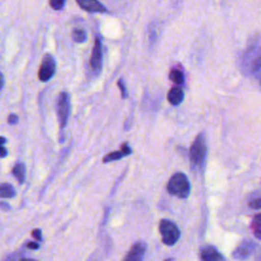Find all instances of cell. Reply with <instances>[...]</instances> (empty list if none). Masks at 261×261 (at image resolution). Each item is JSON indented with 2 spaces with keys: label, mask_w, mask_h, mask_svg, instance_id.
Listing matches in <instances>:
<instances>
[{
  "label": "cell",
  "mask_w": 261,
  "mask_h": 261,
  "mask_svg": "<svg viewBox=\"0 0 261 261\" xmlns=\"http://www.w3.org/2000/svg\"><path fill=\"white\" fill-rule=\"evenodd\" d=\"M184 96H185L184 91L179 87H174V88H171L170 91L168 92L167 99L171 105L176 106L184 101Z\"/></svg>",
  "instance_id": "obj_13"
},
{
  "label": "cell",
  "mask_w": 261,
  "mask_h": 261,
  "mask_svg": "<svg viewBox=\"0 0 261 261\" xmlns=\"http://www.w3.org/2000/svg\"><path fill=\"white\" fill-rule=\"evenodd\" d=\"M15 196V190L12 185L8 182L0 184V197L1 198H13Z\"/></svg>",
  "instance_id": "obj_15"
},
{
  "label": "cell",
  "mask_w": 261,
  "mask_h": 261,
  "mask_svg": "<svg viewBox=\"0 0 261 261\" xmlns=\"http://www.w3.org/2000/svg\"><path fill=\"white\" fill-rule=\"evenodd\" d=\"M56 63L50 54H46L41 62L39 69V80L42 82L49 81L55 73Z\"/></svg>",
  "instance_id": "obj_6"
},
{
  "label": "cell",
  "mask_w": 261,
  "mask_h": 261,
  "mask_svg": "<svg viewBox=\"0 0 261 261\" xmlns=\"http://www.w3.org/2000/svg\"><path fill=\"white\" fill-rule=\"evenodd\" d=\"M77 4L89 12H106V8L98 0H76Z\"/></svg>",
  "instance_id": "obj_11"
},
{
  "label": "cell",
  "mask_w": 261,
  "mask_h": 261,
  "mask_svg": "<svg viewBox=\"0 0 261 261\" xmlns=\"http://www.w3.org/2000/svg\"><path fill=\"white\" fill-rule=\"evenodd\" d=\"M27 247H28L29 249H38L40 246H39L37 243H35V242H29L28 245H27Z\"/></svg>",
  "instance_id": "obj_25"
},
{
  "label": "cell",
  "mask_w": 261,
  "mask_h": 261,
  "mask_svg": "<svg viewBox=\"0 0 261 261\" xmlns=\"http://www.w3.org/2000/svg\"><path fill=\"white\" fill-rule=\"evenodd\" d=\"M32 236L36 239V240H38V241H41L42 240V232H41V229H34L33 231H32Z\"/></svg>",
  "instance_id": "obj_24"
},
{
  "label": "cell",
  "mask_w": 261,
  "mask_h": 261,
  "mask_svg": "<svg viewBox=\"0 0 261 261\" xmlns=\"http://www.w3.org/2000/svg\"><path fill=\"white\" fill-rule=\"evenodd\" d=\"M18 121V116L14 113H11L9 116H8V122L9 124H16Z\"/></svg>",
  "instance_id": "obj_23"
},
{
  "label": "cell",
  "mask_w": 261,
  "mask_h": 261,
  "mask_svg": "<svg viewBox=\"0 0 261 261\" xmlns=\"http://www.w3.org/2000/svg\"><path fill=\"white\" fill-rule=\"evenodd\" d=\"M56 111H57V116H58L60 127L63 128L67 123L68 116L70 113V98L66 92H62L58 96L57 104H56Z\"/></svg>",
  "instance_id": "obj_5"
},
{
  "label": "cell",
  "mask_w": 261,
  "mask_h": 261,
  "mask_svg": "<svg viewBox=\"0 0 261 261\" xmlns=\"http://www.w3.org/2000/svg\"><path fill=\"white\" fill-rule=\"evenodd\" d=\"M65 0H50V5L53 9L59 10L63 7Z\"/></svg>",
  "instance_id": "obj_19"
},
{
  "label": "cell",
  "mask_w": 261,
  "mask_h": 261,
  "mask_svg": "<svg viewBox=\"0 0 261 261\" xmlns=\"http://www.w3.org/2000/svg\"><path fill=\"white\" fill-rule=\"evenodd\" d=\"M4 86V77H3V74L0 72V90L3 88Z\"/></svg>",
  "instance_id": "obj_26"
},
{
  "label": "cell",
  "mask_w": 261,
  "mask_h": 261,
  "mask_svg": "<svg viewBox=\"0 0 261 261\" xmlns=\"http://www.w3.org/2000/svg\"><path fill=\"white\" fill-rule=\"evenodd\" d=\"M243 65L249 74L253 75L261 85V49H250L244 57Z\"/></svg>",
  "instance_id": "obj_3"
},
{
  "label": "cell",
  "mask_w": 261,
  "mask_h": 261,
  "mask_svg": "<svg viewBox=\"0 0 261 261\" xmlns=\"http://www.w3.org/2000/svg\"><path fill=\"white\" fill-rule=\"evenodd\" d=\"M251 229H252L254 236L257 239L261 240V213L254 216L252 223H251Z\"/></svg>",
  "instance_id": "obj_16"
},
{
  "label": "cell",
  "mask_w": 261,
  "mask_h": 261,
  "mask_svg": "<svg viewBox=\"0 0 261 261\" xmlns=\"http://www.w3.org/2000/svg\"><path fill=\"white\" fill-rule=\"evenodd\" d=\"M167 192L178 198H187L191 193V185L186 174L181 172L174 173L167 184Z\"/></svg>",
  "instance_id": "obj_2"
},
{
  "label": "cell",
  "mask_w": 261,
  "mask_h": 261,
  "mask_svg": "<svg viewBox=\"0 0 261 261\" xmlns=\"http://www.w3.org/2000/svg\"><path fill=\"white\" fill-rule=\"evenodd\" d=\"M6 143V139L4 137H0V157H5L7 155V150L4 147Z\"/></svg>",
  "instance_id": "obj_20"
},
{
  "label": "cell",
  "mask_w": 261,
  "mask_h": 261,
  "mask_svg": "<svg viewBox=\"0 0 261 261\" xmlns=\"http://www.w3.org/2000/svg\"><path fill=\"white\" fill-rule=\"evenodd\" d=\"M207 156V145L204 134H200L190 149V160L194 168L201 169L206 162Z\"/></svg>",
  "instance_id": "obj_1"
},
{
  "label": "cell",
  "mask_w": 261,
  "mask_h": 261,
  "mask_svg": "<svg viewBox=\"0 0 261 261\" xmlns=\"http://www.w3.org/2000/svg\"><path fill=\"white\" fill-rule=\"evenodd\" d=\"M159 230L162 236V242L167 246L174 245L180 237V231L176 224L167 219L161 220Z\"/></svg>",
  "instance_id": "obj_4"
},
{
  "label": "cell",
  "mask_w": 261,
  "mask_h": 261,
  "mask_svg": "<svg viewBox=\"0 0 261 261\" xmlns=\"http://www.w3.org/2000/svg\"><path fill=\"white\" fill-rule=\"evenodd\" d=\"M250 208L252 209H261V198L255 199L249 203Z\"/></svg>",
  "instance_id": "obj_22"
},
{
  "label": "cell",
  "mask_w": 261,
  "mask_h": 261,
  "mask_svg": "<svg viewBox=\"0 0 261 261\" xmlns=\"http://www.w3.org/2000/svg\"><path fill=\"white\" fill-rule=\"evenodd\" d=\"M12 174L16 177L19 184H23L25 180V166L23 163L18 162L12 168Z\"/></svg>",
  "instance_id": "obj_14"
},
{
  "label": "cell",
  "mask_w": 261,
  "mask_h": 261,
  "mask_svg": "<svg viewBox=\"0 0 261 261\" xmlns=\"http://www.w3.org/2000/svg\"><path fill=\"white\" fill-rule=\"evenodd\" d=\"M200 258L203 261H218L224 259V257L218 252V250L212 246L204 247L201 250Z\"/></svg>",
  "instance_id": "obj_10"
},
{
  "label": "cell",
  "mask_w": 261,
  "mask_h": 261,
  "mask_svg": "<svg viewBox=\"0 0 261 261\" xmlns=\"http://www.w3.org/2000/svg\"><path fill=\"white\" fill-rule=\"evenodd\" d=\"M90 67L94 72H99L102 67V44L98 37L95 39V44L90 58Z\"/></svg>",
  "instance_id": "obj_7"
},
{
  "label": "cell",
  "mask_w": 261,
  "mask_h": 261,
  "mask_svg": "<svg viewBox=\"0 0 261 261\" xmlns=\"http://www.w3.org/2000/svg\"><path fill=\"white\" fill-rule=\"evenodd\" d=\"M117 86H118V88L120 89V92H121V96H122V98H126L127 97V92H126V90H125V86H124V84H123V82H122V80L120 79V80H118V82H117Z\"/></svg>",
  "instance_id": "obj_21"
},
{
  "label": "cell",
  "mask_w": 261,
  "mask_h": 261,
  "mask_svg": "<svg viewBox=\"0 0 261 261\" xmlns=\"http://www.w3.org/2000/svg\"><path fill=\"white\" fill-rule=\"evenodd\" d=\"M0 207L1 208H3V209H5V210H8L9 209V206L8 205H6V203H0Z\"/></svg>",
  "instance_id": "obj_27"
},
{
  "label": "cell",
  "mask_w": 261,
  "mask_h": 261,
  "mask_svg": "<svg viewBox=\"0 0 261 261\" xmlns=\"http://www.w3.org/2000/svg\"><path fill=\"white\" fill-rule=\"evenodd\" d=\"M256 244L253 241H244L242 242L237 249L232 253V257L238 260H244L251 256V254L255 251Z\"/></svg>",
  "instance_id": "obj_8"
},
{
  "label": "cell",
  "mask_w": 261,
  "mask_h": 261,
  "mask_svg": "<svg viewBox=\"0 0 261 261\" xmlns=\"http://www.w3.org/2000/svg\"><path fill=\"white\" fill-rule=\"evenodd\" d=\"M145 252H146V244L143 242H138L132 247L128 254L124 257V260L125 261H140L144 258Z\"/></svg>",
  "instance_id": "obj_9"
},
{
  "label": "cell",
  "mask_w": 261,
  "mask_h": 261,
  "mask_svg": "<svg viewBox=\"0 0 261 261\" xmlns=\"http://www.w3.org/2000/svg\"><path fill=\"white\" fill-rule=\"evenodd\" d=\"M169 80L172 81L173 83L177 84V85H182L185 83V77L184 74L180 70L178 69H171L169 72Z\"/></svg>",
  "instance_id": "obj_17"
},
{
  "label": "cell",
  "mask_w": 261,
  "mask_h": 261,
  "mask_svg": "<svg viewBox=\"0 0 261 261\" xmlns=\"http://www.w3.org/2000/svg\"><path fill=\"white\" fill-rule=\"evenodd\" d=\"M72 39L76 43H84L87 40V33L82 29H75L72 31Z\"/></svg>",
  "instance_id": "obj_18"
},
{
  "label": "cell",
  "mask_w": 261,
  "mask_h": 261,
  "mask_svg": "<svg viewBox=\"0 0 261 261\" xmlns=\"http://www.w3.org/2000/svg\"><path fill=\"white\" fill-rule=\"evenodd\" d=\"M132 153V149L128 146L127 143H124L121 145V149L119 151H114L111 153H108L104 158H103V162L107 163V162H111V161H115V160H119L124 156H127Z\"/></svg>",
  "instance_id": "obj_12"
}]
</instances>
